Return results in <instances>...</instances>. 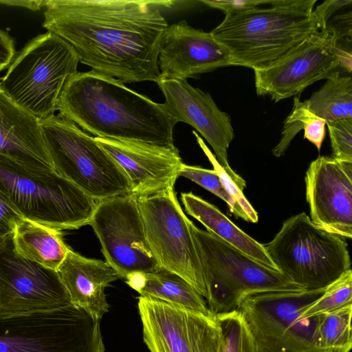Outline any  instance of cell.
Segmentation results:
<instances>
[{"label":"cell","instance_id":"obj_4","mask_svg":"<svg viewBox=\"0 0 352 352\" xmlns=\"http://www.w3.org/2000/svg\"><path fill=\"white\" fill-rule=\"evenodd\" d=\"M0 192L23 219L59 230L89 225L98 202L54 170L1 153Z\"/></svg>","mask_w":352,"mask_h":352},{"label":"cell","instance_id":"obj_19","mask_svg":"<svg viewBox=\"0 0 352 352\" xmlns=\"http://www.w3.org/2000/svg\"><path fill=\"white\" fill-rule=\"evenodd\" d=\"M95 139L123 170L131 184V193L136 197L148 196L174 188L183 163L177 148Z\"/></svg>","mask_w":352,"mask_h":352},{"label":"cell","instance_id":"obj_2","mask_svg":"<svg viewBox=\"0 0 352 352\" xmlns=\"http://www.w3.org/2000/svg\"><path fill=\"white\" fill-rule=\"evenodd\" d=\"M58 111L96 138L177 148L173 131L178 122L164 104L93 70L78 72L70 79Z\"/></svg>","mask_w":352,"mask_h":352},{"label":"cell","instance_id":"obj_26","mask_svg":"<svg viewBox=\"0 0 352 352\" xmlns=\"http://www.w3.org/2000/svg\"><path fill=\"white\" fill-rule=\"evenodd\" d=\"M326 125L324 119L307 109L305 101L295 97L292 111L284 122L280 140L272 149L273 155L277 157L283 155L292 140L302 129L304 138L314 144L320 151L325 137Z\"/></svg>","mask_w":352,"mask_h":352},{"label":"cell","instance_id":"obj_36","mask_svg":"<svg viewBox=\"0 0 352 352\" xmlns=\"http://www.w3.org/2000/svg\"><path fill=\"white\" fill-rule=\"evenodd\" d=\"M15 53L14 40L6 32L0 29V72L10 66Z\"/></svg>","mask_w":352,"mask_h":352},{"label":"cell","instance_id":"obj_33","mask_svg":"<svg viewBox=\"0 0 352 352\" xmlns=\"http://www.w3.org/2000/svg\"><path fill=\"white\" fill-rule=\"evenodd\" d=\"M21 219L19 212L0 192V245L14 234L16 224Z\"/></svg>","mask_w":352,"mask_h":352},{"label":"cell","instance_id":"obj_7","mask_svg":"<svg viewBox=\"0 0 352 352\" xmlns=\"http://www.w3.org/2000/svg\"><path fill=\"white\" fill-rule=\"evenodd\" d=\"M264 248L276 268L307 290L327 287L351 269L348 244L305 212L285 221Z\"/></svg>","mask_w":352,"mask_h":352},{"label":"cell","instance_id":"obj_17","mask_svg":"<svg viewBox=\"0 0 352 352\" xmlns=\"http://www.w3.org/2000/svg\"><path fill=\"white\" fill-rule=\"evenodd\" d=\"M310 219L320 228L352 237V163L319 156L305 174Z\"/></svg>","mask_w":352,"mask_h":352},{"label":"cell","instance_id":"obj_12","mask_svg":"<svg viewBox=\"0 0 352 352\" xmlns=\"http://www.w3.org/2000/svg\"><path fill=\"white\" fill-rule=\"evenodd\" d=\"M351 64V51L344 48L327 28L307 38L267 67L254 69L256 91L258 96H269L277 102L328 78L337 67Z\"/></svg>","mask_w":352,"mask_h":352},{"label":"cell","instance_id":"obj_13","mask_svg":"<svg viewBox=\"0 0 352 352\" xmlns=\"http://www.w3.org/2000/svg\"><path fill=\"white\" fill-rule=\"evenodd\" d=\"M89 225L106 262L120 278L133 272L151 273L160 268L148 244L135 195L98 201Z\"/></svg>","mask_w":352,"mask_h":352},{"label":"cell","instance_id":"obj_9","mask_svg":"<svg viewBox=\"0 0 352 352\" xmlns=\"http://www.w3.org/2000/svg\"><path fill=\"white\" fill-rule=\"evenodd\" d=\"M325 289L268 291L245 296L237 310L249 328L256 352H332L319 346L316 316H302Z\"/></svg>","mask_w":352,"mask_h":352},{"label":"cell","instance_id":"obj_3","mask_svg":"<svg viewBox=\"0 0 352 352\" xmlns=\"http://www.w3.org/2000/svg\"><path fill=\"white\" fill-rule=\"evenodd\" d=\"M317 0H273L267 8L226 14L210 33L229 51L234 66L263 69L320 32Z\"/></svg>","mask_w":352,"mask_h":352},{"label":"cell","instance_id":"obj_6","mask_svg":"<svg viewBox=\"0 0 352 352\" xmlns=\"http://www.w3.org/2000/svg\"><path fill=\"white\" fill-rule=\"evenodd\" d=\"M54 170L97 201L131 193V184L95 137L58 113L39 120Z\"/></svg>","mask_w":352,"mask_h":352},{"label":"cell","instance_id":"obj_32","mask_svg":"<svg viewBox=\"0 0 352 352\" xmlns=\"http://www.w3.org/2000/svg\"><path fill=\"white\" fill-rule=\"evenodd\" d=\"M332 148V158L352 163V118L327 124Z\"/></svg>","mask_w":352,"mask_h":352},{"label":"cell","instance_id":"obj_10","mask_svg":"<svg viewBox=\"0 0 352 352\" xmlns=\"http://www.w3.org/2000/svg\"><path fill=\"white\" fill-rule=\"evenodd\" d=\"M0 352H104L100 320L72 303L0 315Z\"/></svg>","mask_w":352,"mask_h":352},{"label":"cell","instance_id":"obj_38","mask_svg":"<svg viewBox=\"0 0 352 352\" xmlns=\"http://www.w3.org/2000/svg\"><path fill=\"white\" fill-rule=\"evenodd\" d=\"M125 280L129 287L140 294L146 285V273L141 272H133L128 274Z\"/></svg>","mask_w":352,"mask_h":352},{"label":"cell","instance_id":"obj_1","mask_svg":"<svg viewBox=\"0 0 352 352\" xmlns=\"http://www.w3.org/2000/svg\"><path fill=\"white\" fill-rule=\"evenodd\" d=\"M152 0H47L43 27L67 43L79 62L124 83L157 82L168 24Z\"/></svg>","mask_w":352,"mask_h":352},{"label":"cell","instance_id":"obj_28","mask_svg":"<svg viewBox=\"0 0 352 352\" xmlns=\"http://www.w3.org/2000/svg\"><path fill=\"white\" fill-rule=\"evenodd\" d=\"M352 305V272H344L328 285L324 292L302 311L305 318L330 313Z\"/></svg>","mask_w":352,"mask_h":352},{"label":"cell","instance_id":"obj_29","mask_svg":"<svg viewBox=\"0 0 352 352\" xmlns=\"http://www.w3.org/2000/svg\"><path fill=\"white\" fill-rule=\"evenodd\" d=\"M223 333L222 352H256L253 338L239 310L215 315Z\"/></svg>","mask_w":352,"mask_h":352},{"label":"cell","instance_id":"obj_21","mask_svg":"<svg viewBox=\"0 0 352 352\" xmlns=\"http://www.w3.org/2000/svg\"><path fill=\"white\" fill-rule=\"evenodd\" d=\"M0 153L34 168L54 170L39 120L0 87Z\"/></svg>","mask_w":352,"mask_h":352},{"label":"cell","instance_id":"obj_16","mask_svg":"<svg viewBox=\"0 0 352 352\" xmlns=\"http://www.w3.org/2000/svg\"><path fill=\"white\" fill-rule=\"evenodd\" d=\"M156 83L173 118L201 135L214 151L219 164L243 190L245 181L231 168L228 160V149L234 138L230 116L219 109L209 94L186 80L160 78Z\"/></svg>","mask_w":352,"mask_h":352},{"label":"cell","instance_id":"obj_5","mask_svg":"<svg viewBox=\"0 0 352 352\" xmlns=\"http://www.w3.org/2000/svg\"><path fill=\"white\" fill-rule=\"evenodd\" d=\"M74 49L47 32L29 41L14 57L0 80L3 92L38 120L54 115L64 89L77 73Z\"/></svg>","mask_w":352,"mask_h":352},{"label":"cell","instance_id":"obj_30","mask_svg":"<svg viewBox=\"0 0 352 352\" xmlns=\"http://www.w3.org/2000/svg\"><path fill=\"white\" fill-rule=\"evenodd\" d=\"M179 176L192 181L221 198L228 204L232 213L236 217L248 221V218L243 210L227 192L214 170L206 169L182 163L179 170Z\"/></svg>","mask_w":352,"mask_h":352},{"label":"cell","instance_id":"obj_27","mask_svg":"<svg viewBox=\"0 0 352 352\" xmlns=\"http://www.w3.org/2000/svg\"><path fill=\"white\" fill-rule=\"evenodd\" d=\"M352 305L316 316V334L319 346L332 352H350Z\"/></svg>","mask_w":352,"mask_h":352},{"label":"cell","instance_id":"obj_37","mask_svg":"<svg viewBox=\"0 0 352 352\" xmlns=\"http://www.w3.org/2000/svg\"><path fill=\"white\" fill-rule=\"evenodd\" d=\"M46 0L45 1H15V0H4L0 1V4H3L9 6H17L25 8L33 11L40 10L42 8L45 7L47 3Z\"/></svg>","mask_w":352,"mask_h":352},{"label":"cell","instance_id":"obj_11","mask_svg":"<svg viewBox=\"0 0 352 352\" xmlns=\"http://www.w3.org/2000/svg\"><path fill=\"white\" fill-rule=\"evenodd\" d=\"M146 240L162 269L173 272L206 296L204 272L192 233V222L183 211L174 188L138 197Z\"/></svg>","mask_w":352,"mask_h":352},{"label":"cell","instance_id":"obj_14","mask_svg":"<svg viewBox=\"0 0 352 352\" xmlns=\"http://www.w3.org/2000/svg\"><path fill=\"white\" fill-rule=\"evenodd\" d=\"M138 306L150 352H222L223 333L215 315L141 296Z\"/></svg>","mask_w":352,"mask_h":352},{"label":"cell","instance_id":"obj_8","mask_svg":"<svg viewBox=\"0 0 352 352\" xmlns=\"http://www.w3.org/2000/svg\"><path fill=\"white\" fill-rule=\"evenodd\" d=\"M201 261L206 302L214 315L237 310L252 294L304 289L276 269L244 254L219 237L191 225Z\"/></svg>","mask_w":352,"mask_h":352},{"label":"cell","instance_id":"obj_20","mask_svg":"<svg viewBox=\"0 0 352 352\" xmlns=\"http://www.w3.org/2000/svg\"><path fill=\"white\" fill-rule=\"evenodd\" d=\"M71 302L100 320L109 310L104 289L120 278L106 261L86 258L71 248L56 270Z\"/></svg>","mask_w":352,"mask_h":352},{"label":"cell","instance_id":"obj_34","mask_svg":"<svg viewBox=\"0 0 352 352\" xmlns=\"http://www.w3.org/2000/svg\"><path fill=\"white\" fill-rule=\"evenodd\" d=\"M272 0H202L201 3L221 10L225 14H233L270 4Z\"/></svg>","mask_w":352,"mask_h":352},{"label":"cell","instance_id":"obj_22","mask_svg":"<svg viewBox=\"0 0 352 352\" xmlns=\"http://www.w3.org/2000/svg\"><path fill=\"white\" fill-rule=\"evenodd\" d=\"M181 200L186 213L199 221L207 229L206 231L256 261L277 270L268 256L264 245L244 232L216 206L191 192H182Z\"/></svg>","mask_w":352,"mask_h":352},{"label":"cell","instance_id":"obj_15","mask_svg":"<svg viewBox=\"0 0 352 352\" xmlns=\"http://www.w3.org/2000/svg\"><path fill=\"white\" fill-rule=\"evenodd\" d=\"M56 272L16 251L13 234L0 245V315H18L71 305Z\"/></svg>","mask_w":352,"mask_h":352},{"label":"cell","instance_id":"obj_35","mask_svg":"<svg viewBox=\"0 0 352 352\" xmlns=\"http://www.w3.org/2000/svg\"><path fill=\"white\" fill-rule=\"evenodd\" d=\"M351 4V0H327L314 8L313 14L319 30H325L331 17Z\"/></svg>","mask_w":352,"mask_h":352},{"label":"cell","instance_id":"obj_23","mask_svg":"<svg viewBox=\"0 0 352 352\" xmlns=\"http://www.w3.org/2000/svg\"><path fill=\"white\" fill-rule=\"evenodd\" d=\"M13 243L19 255L56 270L69 249L61 230L21 219L15 228Z\"/></svg>","mask_w":352,"mask_h":352},{"label":"cell","instance_id":"obj_25","mask_svg":"<svg viewBox=\"0 0 352 352\" xmlns=\"http://www.w3.org/2000/svg\"><path fill=\"white\" fill-rule=\"evenodd\" d=\"M307 109L327 124L352 118V80L334 72L319 90L305 100Z\"/></svg>","mask_w":352,"mask_h":352},{"label":"cell","instance_id":"obj_18","mask_svg":"<svg viewBox=\"0 0 352 352\" xmlns=\"http://www.w3.org/2000/svg\"><path fill=\"white\" fill-rule=\"evenodd\" d=\"M160 78L186 80L218 68L234 66L228 49L210 32L186 21L167 27L158 55Z\"/></svg>","mask_w":352,"mask_h":352},{"label":"cell","instance_id":"obj_24","mask_svg":"<svg viewBox=\"0 0 352 352\" xmlns=\"http://www.w3.org/2000/svg\"><path fill=\"white\" fill-rule=\"evenodd\" d=\"M146 278L145 287L140 296L204 314H212L204 297L180 276L160 268L146 273Z\"/></svg>","mask_w":352,"mask_h":352},{"label":"cell","instance_id":"obj_31","mask_svg":"<svg viewBox=\"0 0 352 352\" xmlns=\"http://www.w3.org/2000/svg\"><path fill=\"white\" fill-rule=\"evenodd\" d=\"M193 134L197 138V143L208 157L218 175L220 181L229 194V195L239 205L245 214L248 221L257 223L258 217L256 211L250 204L248 200L245 197L243 190L234 182V181L228 175L223 167L219 164L214 155L208 148L203 140L193 131Z\"/></svg>","mask_w":352,"mask_h":352}]
</instances>
